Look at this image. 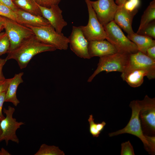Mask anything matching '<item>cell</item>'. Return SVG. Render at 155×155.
Listing matches in <instances>:
<instances>
[{
    "label": "cell",
    "mask_w": 155,
    "mask_h": 155,
    "mask_svg": "<svg viewBox=\"0 0 155 155\" xmlns=\"http://www.w3.org/2000/svg\"><path fill=\"white\" fill-rule=\"evenodd\" d=\"M54 46L43 43L34 35L23 41L14 49L8 51L7 60L16 61L21 69L25 68L32 58L40 53L55 51Z\"/></svg>",
    "instance_id": "obj_1"
},
{
    "label": "cell",
    "mask_w": 155,
    "mask_h": 155,
    "mask_svg": "<svg viewBox=\"0 0 155 155\" xmlns=\"http://www.w3.org/2000/svg\"><path fill=\"white\" fill-rule=\"evenodd\" d=\"M129 106L132 109V114L127 125L123 129L109 133V136L111 137L125 133L135 136L142 141L145 149L148 153L151 155H154L155 136H146L143 132L139 117L140 107L139 100L131 101Z\"/></svg>",
    "instance_id": "obj_2"
},
{
    "label": "cell",
    "mask_w": 155,
    "mask_h": 155,
    "mask_svg": "<svg viewBox=\"0 0 155 155\" xmlns=\"http://www.w3.org/2000/svg\"><path fill=\"white\" fill-rule=\"evenodd\" d=\"M129 55L117 52L111 55L100 57L97 68L89 78L88 82H91L97 75L103 71L106 73L113 71L123 73L127 67Z\"/></svg>",
    "instance_id": "obj_3"
},
{
    "label": "cell",
    "mask_w": 155,
    "mask_h": 155,
    "mask_svg": "<svg viewBox=\"0 0 155 155\" xmlns=\"http://www.w3.org/2000/svg\"><path fill=\"white\" fill-rule=\"evenodd\" d=\"M103 27L107 35L106 39L116 48L118 52L130 54L138 51L135 44L125 36L113 20Z\"/></svg>",
    "instance_id": "obj_4"
},
{
    "label": "cell",
    "mask_w": 155,
    "mask_h": 155,
    "mask_svg": "<svg viewBox=\"0 0 155 155\" xmlns=\"http://www.w3.org/2000/svg\"><path fill=\"white\" fill-rule=\"evenodd\" d=\"M33 31L40 42L54 46L57 49L66 50L69 43L68 38L61 33L57 32L51 25L40 27L26 26Z\"/></svg>",
    "instance_id": "obj_5"
},
{
    "label": "cell",
    "mask_w": 155,
    "mask_h": 155,
    "mask_svg": "<svg viewBox=\"0 0 155 155\" xmlns=\"http://www.w3.org/2000/svg\"><path fill=\"white\" fill-rule=\"evenodd\" d=\"M139 102V117L143 132L146 136H155V98L146 95Z\"/></svg>",
    "instance_id": "obj_6"
},
{
    "label": "cell",
    "mask_w": 155,
    "mask_h": 155,
    "mask_svg": "<svg viewBox=\"0 0 155 155\" xmlns=\"http://www.w3.org/2000/svg\"><path fill=\"white\" fill-rule=\"evenodd\" d=\"M15 111L14 108L10 106H8L7 109L4 108L3 112L6 117L0 122L2 131L0 135V142L5 141L7 146L10 140L17 144L19 143V139L16 132L21 125L24 124V122L17 121L15 118L13 117Z\"/></svg>",
    "instance_id": "obj_7"
},
{
    "label": "cell",
    "mask_w": 155,
    "mask_h": 155,
    "mask_svg": "<svg viewBox=\"0 0 155 155\" xmlns=\"http://www.w3.org/2000/svg\"><path fill=\"white\" fill-rule=\"evenodd\" d=\"M4 22L5 32L10 43L8 51L14 49L23 41L34 35L30 28L16 22L4 17Z\"/></svg>",
    "instance_id": "obj_8"
},
{
    "label": "cell",
    "mask_w": 155,
    "mask_h": 155,
    "mask_svg": "<svg viewBox=\"0 0 155 155\" xmlns=\"http://www.w3.org/2000/svg\"><path fill=\"white\" fill-rule=\"evenodd\" d=\"M89 15L88 22L86 26L79 27L85 37L88 41L106 39L107 35L103 26L98 20L90 3V0H85Z\"/></svg>",
    "instance_id": "obj_9"
},
{
    "label": "cell",
    "mask_w": 155,
    "mask_h": 155,
    "mask_svg": "<svg viewBox=\"0 0 155 155\" xmlns=\"http://www.w3.org/2000/svg\"><path fill=\"white\" fill-rule=\"evenodd\" d=\"M99 21L103 26L113 21L119 5L114 0H90Z\"/></svg>",
    "instance_id": "obj_10"
},
{
    "label": "cell",
    "mask_w": 155,
    "mask_h": 155,
    "mask_svg": "<svg viewBox=\"0 0 155 155\" xmlns=\"http://www.w3.org/2000/svg\"><path fill=\"white\" fill-rule=\"evenodd\" d=\"M137 69H143L148 71L150 74L149 80L155 78V61L139 51L129 55L127 67L122 73Z\"/></svg>",
    "instance_id": "obj_11"
},
{
    "label": "cell",
    "mask_w": 155,
    "mask_h": 155,
    "mask_svg": "<svg viewBox=\"0 0 155 155\" xmlns=\"http://www.w3.org/2000/svg\"><path fill=\"white\" fill-rule=\"evenodd\" d=\"M68 38L71 50L78 56L85 59H90L88 52L89 41L79 26H73L72 32Z\"/></svg>",
    "instance_id": "obj_12"
},
{
    "label": "cell",
    "mask_w": 155,
    "mask_h": 155,
    "mask_svg": "<svg viewBox=\"0 0 155 155\" xmlns=\"http://www.w3.org/2000/svg\"><path fill=\"white\" fill-rule=\"evenodd\" d=\"M42 16L46 19L55 30L58 33H62L63 28L67 23L63 18L62 11L58 5H53L49 8L38 5Z\"/></svg>",
    "instance_id": "obj_13"
},
{
    "label": "cell",
    "mask_w": 155,
    "mask_h": 155,
    "mask_svg": "<svg viewBox=\"0 0 155 155\" xmlns=\"http://www.w3.org/2000/svg\"><path fill=\"white\" fill-rule=\"evenodd\" d=\"M117 52L116 48L107 40H94L88 42V52L90 58L94 57H100L107 56Z\"/></svg>",
    "instance_id": "obj_14"
},
{
    "label": "cell",
    "mask_w": 155,
    "mask_h": 155,
    "mask_svg": "<svg viewBox=\"0 0 155 155\" xmlns=\"http://www.w3.org/2000/svg\"><path fill=\"white\" fill-rule=\"evenodd\" d=\"M137 12H131L126 9L123 5L119 6L115 15L113 21L127 34L133 32L132 27L133 20Z\"/></svg>",
    "instance_id": "obj_15"
},
{
    "label": "cell",
    "mask_w": 155,
    "mask_h": 155,
    "mask_svg": "<svg viewBox=\"0 0 155 155\" xmlns=\"http://www.w3.org/2000/svg\"><path fill=\"white\" fill-rule=\"evenodd\" d=\"M16 12L17 16V22L20 24L35 27L50 25L42 16L34 15L18 8Z\"/></svg>",
    "instance_id": "obj_16"
},
{
    "label": "cell",
    "mask_w": 155,
    "mask_h": 155,
    "mask_svg": "<svg viewBox=\"0 0 155 155\" xmlns=\"http://www.w3.org/2000/svg\"><path fill=\"white\" fill-rule=\"evenodd\" d=\"M146 76L150 79V74L148 71L143 69L131 70L127 72L121 73V77L131 87L136 88L141 86L144 82V78Z\"/></svg>",
    "instance_id": "obj_17"
},
{
    "label": "cell",
    "mask_w": 155,
    "mask_h": 155,
    "mask_svg": "<svg viewBox=\"0 0 155 155\" xmlns=\"http://www.w3.org/2000/svg\"><path fill=\"white\" fill-rule=\"evenodd\" d=\"M23 72L16 74L11 78L6 92L5 102H9L16 106L20 103L17 97L16 92L18 86L23 82Z\"/></svg>",
    "instance_id": "obj_18"
},
{
    "label": "cell",
    "mask_w": 155,
    "mask_h": 155,
    "mask_svg": "<svg viewBox=\"0 0 155 155\" xmlns=\"http://www.w3.org/2000/svg\"><path fill=\"white\" fill-rule=\"evenodd\" d=\"M127 37L136 45L138 51L146 55L147 49L155 46V40L149 36L135 32L127 34Z\"/></svg>",
    "instance_id": "obj_19"
},
{
    "label": "cell",
    "mask_w": 155,
    "mask_h": 155,
    "mask_svg": "<svg viewBox=\"0 0 155 155\" xmlns=\"http://www.w3.org/2000/svg\"><path fill=\"white\" fill-rule=\"evenodd\" d=\"M12 1L18 8L34 15L42 16L38 5L34 0Z\"/></svg>",
    "instance_id": "obj_20"
},
{
    "label": "cell",
    "mask_w": 155,
    "mask_h": 155,
    "mask_svg": "<svg viewBox=\"0 0 155 155\" xmlns=\"http://www.w3.org/2000/svg\"><path fill=\"white\" fill-rule=\"evenodd\" d=\"M155 19V0H153L144 11L142 15L138 29L136 33H139L148 24Z\"/></svg>",
    "instance_id": "obj_21"
},
{
    "label": "cell",
    "mask_w": 155,
    "mask_h": 155,
    "mask_svg": "<svg viewBox=\"0 0 155 155\" xmlns=\"http://www.w3.org/2000/svg\"><path fill=\"white\" fill-rule=\"evenodd\" d=\"M88 121L89 124L90 133L93 137H98L101 132L104 129L106 124V122L103 121L101 123H95L94 119L93 118L92 115H89Z\"/></svg>",
    "instance_id": "obj_22"
},
{
    "label": "cell",
    "mask_w": 155,
    "mask_h": 155,
    "mask_svg": "<svg viewBox=\"0 0 155 155\" xmlns=\"http://www.w3.org/2000/svg\"><path fill=\"white\" fill-rule=\"evenodd\" d=\"M64 155L63 151L61 150L58 147L54 146H49L43 144L34 155Z\"/></svg>",
    "instance_id": "obj_23"
},
{
    "label": "cell",
    "mask_w": 155,
    "mask_h": 155,
    "mask_svg": "<svg viewBox=\"0 0 155 155\" xmlns=\"http://www.w3.org/2000/svg\"><path fill=\"white\" fill-rule=\"evenodd\" d=\"M0 16L17 22V16L16 11L9 7L0 3Z\"/></svg>",
    "instance_id": "obj_24"
},
{
    "label": "cell",
    "mask_w": 155,
    "mask_h": 155,
    "mask_svg": "<svg viewBox=\"0 0 155 155\" xmlns=\"http://www.w3.org/2000/svg\"><path fill=\"white\" fill-rule=\"evenodd\" d=\"M10 41L5 32L0 33V56L7 53L10 47Z\"/></svg>",
    "instance_id": "obj_25"
},
{
    "label": "cell",
    "mask_w": 155,
    "mask_h": 155,
    "mask_svg": "<svg viewBox=\"0 0 155 155\" xmlns=\"http://www.w3.org/2000/svg\"><path fill=\"white\" fill-rule=\"evenodd\" d=\"M137 34L148 36L155 38V21L154 20L148 24L143 29Z\"/></svg>",
    "instance_id": "obj_26"
},
{
    "label": "cell",
    "mask_w": 155,
    "mask_h": 155,
    "mask_svg": "<svg viewBox=\"0 0 155 155\" xmlns=\"http://www.w3.org/2000/svg\"><path fill=\"white\" fill-rule=\"evenodd\" d=\"M140 4V0H126L123 5L126 9L130 11L137 12Z\"/></svg>",
    "instance_id": "obj_27"
},
{
    "label": "cell",
    "mask_w": 155,
    "mask_h": 155,
    "mask_svg": "<svg viewBox=\"0 0 155 155\" xmlns=\"http://www.w3.org/2000/svg\"><path fill=\"white\" fill-rule=\"evenodd\" d=\"M121 155H135L133 147L129 141H128L121 144Z\"/></svg>",
    "instance_id": "obj_28"
},
{
    "label": "cell",
    "mask_w": 155,
    "mask_h": 155,
    "mask_svg": "<svg viewBox=\"0 0 155 155\" xmlns=\"http://www.w3.org/2000/svg\"><path fill=\"white\" fill-rule=\"evenodd\" d=\"M39 5L49 8L51 6L58 5L61 0H34Z\"/></svg>",
    "instance_id": "obj_29"
},
{
    "label": "cell",
    "mask_w": 155,
    "mask_h": 155,
    "mask_svg": "<svg viewBox=\"0 0 155 155\" xmlns=\"http://www.w3.org/2000/svg\"><path fill=\"white\" fill-rule=\"evenodd\" d=\"M6 92H3L0 94V122L5 117L3 114L2 109L3 103L5 102Z\"/></svg>",
    "instance_id": "obj_30"
},
{
    "label": "cell",
    "mask_w": 155,
    "mask_h": 155,
    "mask_svg": "<svg viewBox=\"0 0 155 155\" xmlns=\"http://www.w3.org/2000/svg\"><path fill=\"white\" fill-rule=\"evenodd\" d=\"M11 79V78L6 79L5 80L0 83V94L6 91Z\"/></svg>",
    "instance_id": "obj_31"
},
{
    "label": "cell",
    "mask_w": 155,
    "mask_h": 155,
    "mask_svg": "<svg viewBox=\"0 0 155 155\" xmlns=\"http://www.w3.org/2000/svg\"><path fill=\"white\" fill-rule=\"evenodd\" d=\"M0 3L9 7L15 11L18 9L13 3L12 0H0Z\"/></svg>",
    "instance_id": "obj_32"
},
{
    "label": "cell",
    "mask_w": 155,
    "mask_h": 155,
    "mask_svg": "<svg viewBox=\"0 0 155 155\" xmlns=\"http://www.w3.org/2000/svg\"><path fill=\"white\" fill-rule=\"evenodd\" d=\"M7 60L6 58L4 59L0 58V83L3 82L6 79L3 75L2 69Z\"/></svg>",
    "instance_id": "obj_33"
},
{
    "label": "cell",
    "mask_w": 155,
    "mask_h": 155,
    "mask_svg": "<svg viewBox=\"0 0 155 155\" xmlns=\"http://www.w3.org/2000/svg\"><path fill=\"white\" fill-rule=\"evenodd\" d=\"M146 55L155 61V46L150 47L147 49Z\"/></svg>",
    "instance_id": "obj_34"
},
{
    "label": "cell",
    "mask_w": 155,
    "mask_h": 155,
    "mask_svg": "<svg viewBox=\"0 0 155 155\" xmlns=\"http://www.w3.org/2000/svg\"><path fill=\"white\" fill-rule=\"evenodd\" d=\"M11 154L4 148H2L0 150V155H10Z\"/></svg>",
    "instance_id": "obj_35"
},
{
    "label": "cell",
    "mask_w": 155,
    "mask_h": 155,
    "mask_svg": "<svg viewBox=\"0 0 155 155\" xmlns=\"http://www.w3.org/2000/svg\"><path fill=\"white\" fill-rule=\"evenodd\" d=\"M4 17L3 21H0V32L4 29Z\"/></svg>",
    "instance_id": "obj_36"
},
{
    "label": "cell",
    "mask_w": 155,
    "mask_h": 155,
    "mask_svg": "<svg viewBox=\"0 0 155 155\" xmlns=\"http://www.w3.org/2000/svg\"><path fill=\"white\" fill-rule=\"evenodd\" d=\"M126 1V0H119L117 4L119 6H121L124 4Z\"/></svg>",
    "instance_id": "obj_37"
},
{
    "label": "cell",
    "mask_w": 155,
    "mask_h": 155,
    "mask_svg": "<svg viewBox=\"0 0 155 155\" xmlns=\"http://www.w3.org/2000/svg\"><path fill=\"white\" fill-rule=\"evenodd\" d=\"M4 20V17L0 16V21H3Z\"/></svg>",
    "instance_id": "obj_38"
},
{
    "label": "cell",
    "mask_w": 155,
    "mask_h": 155,
    "mask_svg": "<svg viewBox=\"0 0 155 155\" xmlns=\"http://www.w3.org/2000/svg\"><path fill=\"white\" fill-rule=\"evenodd\" d=\"M2 133V131L1 128L0 126V135H1Z\"/></svg>",
    "instance_id": "obj_39"
},
{
    "label": "cell",
    "mask_w": 155,
    "mask_h": 155,
    "mask_svg": "<svg viewBox=\"0 0 155 155\" xmlns=\"http://www.w3.org/2000/svg\"><path fill=\"white\" fill-rule=\"evenodd\" d=\"M119 0H115V3L117 4Z\"/></svg>",
    "instance_id": "obj_40"
}]
</instances>
